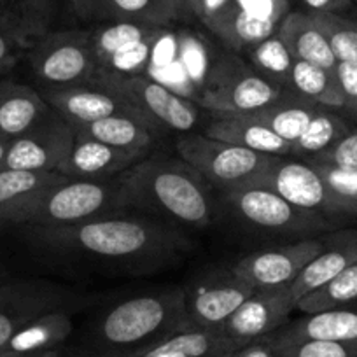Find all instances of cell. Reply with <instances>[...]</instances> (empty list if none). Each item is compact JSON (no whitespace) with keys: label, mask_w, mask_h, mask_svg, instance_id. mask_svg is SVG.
Instances as JSON below:
<instances>
[{"label":"cell","mask_w":357,"mask_h":357,"mask_svg":"<svg viewBox=\"0 0 357 357\" xmlns=\"http://www.w3.org/2000/svg\"><path fill=\"white\" fill-rule=\"evenodd\" d=\"M289 91L322 109L338 112H342L343 109V95L336 70H328L308 61L294 58L293 68H291Z\"/></svg>","instance_id":"cell-29"},{"label":"cell","mask_w":357,"mask_h":357,"mask_svg":"<svg viewBox=\"0 0 357 357\" xmlns=\"http://www.w3.org/2000/svg\"><path fill=\"white\" fill-rule=\"evenodd\" d=\"M51 107L43 95L20 82H0V137L16 139L39 123Z\"/></svg>","instance_id":"cell-23"},{"label":"cell","mask_w":357,"mask_h":357,"mask_svg":"<svg viewBox=\"0 0 357 357\" xmlns=\"http://www.w3.org/2000/svg\"><path fill=\"white\" fill-rule=\"evenodd\" d=\"M18 354H13V352H8V350H0V357H16Z\"/></svg>","instance_id":"cell-47"},{"label":"cell","mask_w":357,"mask_h":357,"mask_svg":"<svg viewBox=\"0 0 357 357\" xmlns=\"http://www.w3.org/2000/svg\"><path fill=\"white\" fill-rule=\"evenodd\" d=\"M67 4L79 20L89 22L98 18V0H67Z\"/></svg>","instance_id":"cell-43"},{"label":"cell","mask_w":357,"mask_h":357,"mask_svg":"<svg viewBox=\"0 0 357 357\" xmlns=\"http://www.w3.org/2000/svg\"><path fill=\"white\" fill-rule=\"evenodd\" d=\"M336 77L343 95L342 112L352 123H357V65L338 63L336 65Z\"/></svg>","instance_id":"cell-38"},{"label":"cell","mask_w":357,"mask_h":357,"mask_svg":"<svg viewBox=\"0 0 357 357\" xmlns=\"http://www.w3.org/2000/svg\"><path fill=\"white\" fill-rule=\"evenodd\" d=\"M67 178L58 172L0 170V228L11 226L23 202Z\"/></svg>","instance_id":"cell-30"},{"label":"cell","mask_w":357,"mask_h":357,"mask_svg":"<svg viewBox=\"0 0 357 357\" xmlns=\"http://www.w3.org/2000/svg\"><path fill=\"white\" fill-rule=\"evenodd\" d=\"M0 284H2V282H0Z\"/></svg>","instance_id":"cell-52"},{"label":"cell","mask_w":357,"mask_h":357,"mask_svg":"<svg viewBox=\"0 0 357 357\" xmlns=\"http://www.w3.org/2000/svg\"><path fill=\"white\" fill-rule=\"evenodd\" d=\"M204 23L235 50H250L261 40L277 32L279 22L247 13L236 2L229 0L218 11L204 18Z\"/></svg>","instance_id":"cell-21"},{"label":"cell","mask_w":357,"mask_h":357,"mask_svg":"<svg viewBox=\"0 0 357 357\" xmlns=\"http://www.w3.org/2000/svg\"><path fill=\"white\" fill-rule=\"evenodd\" d=\"M279 343L275 342L273 335H270L240 347L229 357H279Z\"/></svg>","instance_id":"cell-40"},{"label":"cell","mask_w":357,"mask_h":357,"mask_svg":"<svg viewBox=\"0 0 357 357\" xmlns=\"http://www.w3.org/2000/svg\"><path fill=\"white\" fill-rule=\"evenodd\" d=\"M250 60H252L257 74L263 75L268 81L282 86L284 89H289L294 56L287 50L284 40L277 36V32L250 47Z\"/></svg>","instance_id":"cell-35"},{"label":"cell","mask_w":357,"mask_h":357,"mask_svg":"<svg viewBox=\"0 0 357 357\" xmlns=\"http://www.w3.org/2000/svg\"><path fill=\"white\" fill-rule=\"evenodd\" d=\"M74 128L51 109L29 132L11 140L0 170L56 172L74 146Z\"/></svg>","instance_id":"cell-11"},{"label":"cell","mask_w":357,"mask_h":357,"mask_svg":"<svg viewBox=\"0 0 357 357\" xmlns=\"http://www.w3.org/2000/svg\"><path fill=\"white\" fill-rule=\"evenodd\" d=\"M357 300V261L347 266L343 272L333 277L329 282L312 291L296 303V310L303 314H317V312L331 310L342 305L352 303Z\"/></svg>","instance_id":"cell-32"},{"label":"cell","mask_w":357,"mask_h":357,"mask_svg":"<svg viewBox=\"0 0 357 357\" xmlns=\"http://www.w3.org/2000/svg\"><path fill=\"white\" fill-rule=\"evenodd\" d=\"M163 357H191V356H184V354H167Z\"/></svg>","instance_id":"cell-48"},{"label":"cell","mask_w":357,"mask_h":357,"mask_svg":"<svg viewBox=\"0 0 357 357\" xmlns=\"http://www.w3.org/2000/svg\"><path fill=\"white\" fill-rule=\"evenodd\" d=\"M312 167L317 168L322 178L336 193L357 202V170H342V168L326 167V165H312Z\"/></svg>","instance_id":"cell-39"},{"label":"cell","mask_w":357,"mask_h":357,"mask_svg":"<svg viewBox=\"0 0 357 357\" xmlns=\"http://www.w3.org/2000/svg\"><path fill=\"white\" fill-rule=\"evenodd\" d=\"M307 163L326 165V167L342 168V170H357V123L350 128L345 137L333 144L329 149L307 158Z\"/></svg>","instance_id":"cell-37"},{"label":"cell","mask_w":357,"mask_h":357,"mask_svg":"<svg viewBox=\"0 0 357 357\" xmlns=\"http://www.w3.org/2000/svg\"><path fill=\"white\" fill-rule=\"evenodd\" d=\"M118 177L105 181L63 178L23 202L11 226H70L121 212Z\"/></svg>","instance_id":"cell-4"},{"label":"cell","mask_w":357,"mask_h":357,"mask_svg":"<svg viewBox=\"0 0 357 357\" xmlns=\"http://www.w3.org/2000/svg\"><path fill=\"white\" fill-rule=\"evenodd\" d=\"M279 345L307 342V340H356L357 338V300L331 310L305 314L287 322L273 333Z\"/></svg>","instance_id":"cell-20"},{"label":"cell","mask_w":357,"mask_h":357,"mask_svg":"<svg viewBox=\"0 0 357 357\" xmlns=\"http://www.w3.org/2000/svg\"><path fill=\"white\" fill-rule=\"evenodd\" d=\"M354 125L356 123L340 114L338 111L321 109L303 135L291 144V156L303 158V160L315 156L345 137Z\"/></svg>","instance_id":"cell-31"},{"label":"cell","mask_w":357,"mask_h":357,"mask_svg":"<svg viewBox=\"0 0 357 357\" xmlns=\"http://www.w3.org/2000/svg\"><path fill=\"white\" fill-rule=\"evenodd\" d=\"M190 326L184 289L140 294L105 314L88 357H140Z\"/></svg>","instance_id":"cell-3"},{"label":"cell","mask_w":357,"mask_h":357,"mask_svg":"<svg viewBox=\"0 0 357 357\" xmlns=\"http://www.w3.org/2000/svg\"><path fill=\"white\" fill-rule=\"evenodd\" d=\"M279 347V357H357V338L307 340Z\"/></svg>","instance_id":"cell-36"},{"label":"cell","mask_w":357,"mask_h":357,"mask_svg":"<svg viewBox=\"0 0 357 357\" xmlns=\"http://www.w3.org/2000/svg\"><path fill=\"white\" fill-rule=\"evenodd\" d=\"M205 135L212 139L236 144L245 149L256 151L261 154L272 156H286L291 154V144L280 139L277 133L256 121L238 114H222L214 119L205 130Z\"/></svg>","instance_id":"cell-24"},{"label":"cell","mask_w":357,"mask_h":357,"mask_svg":"<svg viewBox=\"0 0 357 357\" xmlns=\"http://www.w3.org/2000/svg\"><path fill=\"white\" fill-rule=\"evenodd\" d=\"M254 291L231 270L205 273L184 287L188 321L197 328L221 329Z\"/></svg>","instance_id":"cell-13"},{"label":"cell","mask_w":357,"mask_h":357,"mask_svg":"<svg viewBox=\"0 0 357 357\" xmlns=\"http://www.w3.org/2000/svg\"><path fill=\"white\" fill-rule=\"evenodd\" d=\"M165 29L132 22H114L89 32L98 70L137 75L151 60Z\"/></svg>","instance_id":"cell-10"},{"label":"cell","mask_w":357,"mask_h":357,"mask_svg":"<svg viewBox=\"0 0 357 357\" xmlns=\"http://www.w3.org/2000/svg\"><path fill=\"white\" fill-rule=\"evenodd\" d=\"M277 36L284 40L296 60L308 61L328 70H336L338 60L333 54L324 33L315 25L308 13H286L277 26Z\"/></svg>","instance_id":"cell-22"},{"label":"cell","mask_w":357,"mask_h":357,"mask_svg":"<svg viewBox=\"0 0 357 357\" xmlns=\"http://www.w3.org/2000/svg\"><path fill=\"white\" fill-rule=\"evenodd\" d=\"M177 153L204 181L221 190L252 183L279 158L198 133L181 137L177 140Z\"/></svg>","instance_id":"cell-7"},{"label":"cell","mask_w":357,"mask_h":357,"mask_svg":"<svg viewBox=\"0 0 357 357\" xmlns=\"http://www.w3.org/2000/svg\"><path fill=\"white\" fill-rule=\"evenodd\" d=\"M222 193L233 214L243 225L257 231L280 236L291 235L314 238L315 235L340 229V226L321 215L294 207L286 198L263 184H238L222 190Z\"/></svg>","instance_id":"cell-6"},{"label":"cell","mask_w":357,"mask_h":357,"mask_svg":"<svg viewBox=\"0 0 357 357\" xmlns=\"http://www.w3.org/2000/svg\"><path fill=\"white\" fill-rule=\"evenodd\" d=\"M305 6V13H338L343 15L354 6L352 0H300Z\"/></svg>","instance_id":"cell-41"},{"label":"cell","mask_w":357,"mask_h":357,"mask_svg":"<svg viewBox=\"0 0 357 357\" xmlns=\"http://www.w3.org/2000/svg\"><path fill=\"white\" fill-rule=\"evenodd\" d=\"M37 242L63 254H82L118 263H142L183 249L184 240L167 226L144 218L91 219L70 226L32 228Z\"/></svg>","instance_id":"cell-1"},{"label":"cell","mask_w":357,"mask_h":357,"mask_svg":"<svg viewBox=\"0 0 357 357\" xmlns=\"http://www.w3.org/2000/svg\"><path fill=\"white\" fill-rule=\"evenodd\" d=\"M74 324L72 317L65 310H54L44 314L20 329L4 350L18 356L26 354L47 352V350H58V347L70 336Z\"/></svg>","instance_id":"cell-27"},{"label":"cell","mask_w":357,"mask_h":357,"mask_svg":"<svg viewBox=\"0 0 357 357\" xmlns=\"http://www.w3.org/2000/svg\"><path fill=\"white\" fill-rule=\"evenodd\" d=\"M9 144H11V140L4 139V137H0V163H2V160H4L6 153H8Z\"/></svg>","instance_id":"cell-46"},{"label":"cell","mask_w":357,"mask_h":357,"mask_svg":"<svg viewBox=\"0 0 357 357\" xmlns=\"http://www.w3.org/2000/svg\"><path fill=\"white\" fill-rule=\"evenodd\" d=\"M91 84L107 89L128 102L158 132H190L198 121V109L161 82L144 75H121L98 70Z\"/></svg>","instance_id":"cell-8"},{"label":"cell","mask_w":357,"mask_h":357,"mask_svg":"<svg viewBox=\"0 0 357 357\" xmlns=\"http://www.w3.org/2000/svg\"><path fill=\"white\" fill-rule=\"evenodd\" d=\"M321 250L322 236L303 238L289 245L247 254L233 264L231 272L254 289L291 286Z\"/></svg>","instance_id":"cell-15"},{"label":"cell","mask_w":357,"mask_h":357,"mask_svg":"<svg viewBox=\"0 0 357 357\" xmlns=\"http://www.w3.org/2000/svg\"><path fill=\"white\" fill-rule=\"evenodd\" d=\"M181 6H183L184 13L204 18V0H181Z\"/></svg>","instance_id":"cell-44"},{"label":"cell","mask_w":357,"mask_h":357,"mask_svg":"<svg viewBox=\"0 0 357 357\" xmlns=\"http://www.w3.org/2000/svg\"><path fill=\"white\" fill-rule=\"evenodd\" d=\"M30 65L46 88L91 84L98 74L89 32L67 30L39 37L29 54Z\"/></svg>","instance_id":"cell-9"},{"label":"cell","mask_w":357,"mask_h":357,"mask_svg":"<svg viewBox=\"0 0 357 357\" xmlns=\"http://www.w3.org/2000/svg\"><path fill=\"white\" fill-rule=\"evenodd\" d=\"M72 128L77 135L89 137L107 146L118 147V149L142 151L147 154L151 153V147L154 146L156 135L160 133L146 121L132 118V116H111V118L86 123L81 126H72Z\"/></svg>","instance_id":"cell-26"},{"label":"cell","mask_w":357,"mask_h":357,"mask_svg":"<svg viewBox=\"0 0 357 357\" xmlns=\"http://www.w3.org/2000/svg\"><path fill=\"white\" fill-rule=\"evenodd\" d=\"M65 293L56 286L36 280L0 284V350L9 340L44 314L63 310Z\"/></svg>","instance_id":"cell-16"},{"label":"cell","mask_w":357,"mask_h":357,"mask_svg":"<svg viewBox=\"0 0 357 357\" xmlns=\"http://www.w3.org/2000/svg\"><path fill=\"white\" fill-rule=\"evenodd\" d=\"M322 107L305 100L300 95L293 91H286L284 97L272 102L270 105L249 114H238L243 118L256 121L259 125L266 126L273 133L284 139L286 142L293 144L300 139Z\"/></svg>","instance_id":"cell-25"},{"label":"cell","mask_w":357,"mask_h":357,"mask_svg":"<svg viewBox=\"0 0 357 357\" xmlns=\"http://www.w3.org/2000/svg\"><path fill=\"white\" fill-rule=\"evenodd\" d=\"M11 4V0H0V6H9Z\"/></svg>","instance_id":"cell-49"},{"label":"cell","mask_w":357,"mask_h":357,"mask_svg":"<svg viewBox=\"0 0 357 357\" xmlns=\"http://www.w3.org/2000/svg\"><path fill=\"white\" fill-rule=\"evenodd\" d=\"M293 310H296V300L289 286L256 289L225 322L221 331L240 349L284 328Z\"/></svg>","instance_id":"cell-14"},{"label":"cell","mask_w":357,"mask_h":357,"mask_svg":"<svg viewBox=\"0 0 357 357\" xmlns=\"http://www.w3.org/2000/svg\"><path fill=\"white\" fill-rule=\"evenodd\" d=\"M282 86L268 81L242 63L221 68L200 97L202 107L215 114H249L286 95Z\"/></svg>","instance_id":"cell-12"},{"label":"cell","mask_w":357,"mask_h":357,"mask_svg":"<svg viewBox=\"0 0 357 357\" xmlns=\"http://www.w3.org/2000/svg\"><path fill=\"white\" fill-rule=\"evenodd\" d=\"M40 95L47 105L70 126H81L111 116H132L146 121L128 102L97 84L54 86V88H44Z\"/></svg>","instance_id":"cell-17"},{"label":"cell","mask_w":357,"mask_h":357,"mask_svg":"<svg viewBox=\"0 0 357 357\" xmlns=\"http://www.w3.org/2000/svg\"><path fill=\"white\" fill-rule=\"evenodd\" d=\"M321 29L338 63L357 65V20L338 13H308Z\"/></svg>","instance_id":"cell-34"},{"label":"cell","mask_w":357,"mask_h":357,"mask_svg":"<svg viewBox=\"0 0 357 357\" xmlns=\"http://www.w3.org/2000/svg\"><path fill=\"white\" fill-rule=\"evenodd\" d=\"M352 18H354V20H357V13H356V15H354V16H352Z\"/></svg>","instance_id":"cell-50"},{"label":"cell","mask_w":357,"mask_h":357,"mask_svg":"<svg viewBox=\"0 0 357 357\" xmlns=\"http://www.w3.org/2000/svg\"><path fill=\"white\" fill-rule=\"evenodd\" d=\"M61 2L67 0H11V13L16 32L23 39H39L51 32L60 13Z\"/></svg>","instance_id":"cell-33"},{"label":"cell","mask_w":357,"mask_h":357,"mask_svg":"<svg viewBox=\"0 0 357 357\" xmlns=\"http://www.w3.org/2000/svg\"><path fill=\"white\" fill-rule=\"evenodd\" d=\"M121 207L153 212L172 222L205 228L212 222L214 204L204 178L188 165L140 160L118 175Z\"/></svg>","instance_id":"cell-2"},{"label":"cell","mask_w":357,"mask_h":357,"mask_svg":"<svg viewBox=\"0 0 357 357\" xmlns=\"http://www.w3.org/2000/svg\"><path fill=\"white\" fill-rule=\"evenodd\" d=\"M352 2H354V6H357V0H352Z\"/></svg>","instance_id":"cell-51"},{"label":"cell","mask_w":357,"mask_h":357,"mask_svg":"<svg viewBox=\"0 0 357 357\" xmlns=\"http://www.w3.org/2000/svg\"><path fill=\"white\" fill-rule=\"evenodd\" d=\"M23 37L20 33L2 32L0 30V70L8 68L16 60V46Z\"/></svg>","instance_id":"cell-42"},{"label":"cell","mask_w":357,"mask_h":357,"mask_svg":"<svg viewBox=\"0 0 357 357\" xmlns=\"http://www.w3.org/2000/svg\"><path fill=\"white\" fill-rule=\"evenodd\" d=\"M181 0H98V18L167 29L183 18Z\"/></svg>","instance_id":"cell-28"},{"label":"cell","mask_w":357,"mask_h":357,"mask_svg":"<svg viewBox=\"0 0 357 357\" xmlns=\"http://www.w3.org/2000/svg\"><path fill=\"white\" fill-rule=\"evenodd\" d=\"M16 357H60V354H58V350H47V352L26 354V356H16Z\"/></svg>","instance_id":"cell-45"},{"label":"cell","mask_w":357,"mask_h":357,"mask_svg":"<svg viewBox=\"0 0 357 357\" xmlns=\"http://www.w3.org/2000/svg\"><path fill=\"white\" fill-rule=\"evenodd\" d=\"M252 183L270 188L294 207L321 215L340 228L357 225V202L336 193L317 168L307 161L284 160L279 156L272 167Z\"/></svg>","instance_id":"cell-5"},{"label":"cell","mask_w":357,"mask_h":357,"mask_svg":"<svg viewBox=\"0 0 357 357\" xmlns=\"http://www.w3.org/2000/svg\"><path fill=\"white\" fill-rule=\"evenodd\" d=\"M357 261V228H340L322 236V250L301 270L300 275L291 284V293L298 301L312 291L319 289L326 282L343 272L347 266Z\"/></svg>","instance_id":"cell-19"},{"label":"cell","mask_w":357,"mask_h":357,"mask_svg":"<svg viewBox=\"0 0 357 357\" xmlns=\"http://www.w3.org/2000/svg\"><path fill=\"white\" fill-rule=\"evenodd\" d=\"M146 156L147 153L142 151L118 149L75 133L74 146L56 172L67 178L105 181V178L118 177Z\"/></svg>","instance_id":"cell-18"}]
</instances>
